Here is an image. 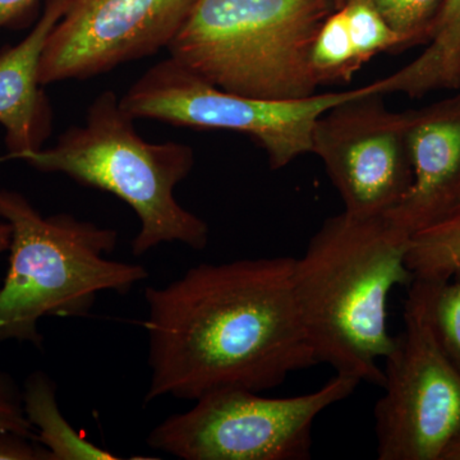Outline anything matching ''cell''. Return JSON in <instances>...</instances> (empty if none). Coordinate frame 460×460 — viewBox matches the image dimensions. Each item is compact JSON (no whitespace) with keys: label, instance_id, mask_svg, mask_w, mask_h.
I'll return each mask as SVG.
<instances>
[{"label":"cell","instance_id":"cell-19","mask_svg":"<svg viewBox=\"0 0 460 460\" xmlns=\"http://www.w3.org/2000/svg\"><path fill=\"white\" fill-rule=\"evenodd\" d=\"M362 66L381 53H398L401 40L370 0H347L341 7Z\"/></svg>","mask_w":460,"mask_h":460},{"label":"cell","instance_id":"cell-12","mask_svg":"<svg viewBox=\"0 0 460 460\" xmlns=\"http://www.w3.org/2000/svg\"><path fill=\"white\" fill-rule=\"evenodd\" d=\"M66 0H49L40 20L23 40L0 51V126L9 156L22 159L44 147L53 128V111L39 80L45 42Z\"/></svg>","mask_w":460,"mask_h":460},{"label":"cell","instance_id":"cell-14","mask_svg":"<svg viewBox=\"0 0 460 460\" xmlns=\"http://www.w3.org/2000/svg\"><path fill=\"white\" fill-rule=\"evenodd\" d=\"M23 410L36 432V441L50 460H117L113 453L96 447L78 434L65 419L57 402V385L49 375L36 371L22 387Z\"/></svg>","mask_w":460,"mask_h":460},{"label":"cell","instance_id":"cell-22","mask_svg":"<svg viewBox=\"0 0 460 460\" xmlns=\"http://www.w3.org/2000/svg\"><path fill=\"white\" fill-rule=\"evenodd\" d=\"M38 0H0V30L17 23Z\"/></svg>","mask_w":460,"mask_h":460},{"label":"cell","instance_id":"cell-11","mask_svg":"<svg viewBox=\"0 0 460 460\" xmlns=\"http://www.w3.org/2000/svg\"><path fill=\"white\" fill-rule=\"evenodd\" d=\"M411 183L385 214L410 237L443 217L460 196V93L407 111L405 128Z\"/></svg>","mask_w":460,"mask_h":460},{"label":"cell","instance_id":"cell-20","mask_svg":"<svg viewBox=\"0 0 460 460\" xmlns=\"http://www.w3.org/2000/svg\"><path fill=\"white\" fill-rule=\"evenodd\" d=\"M0 429L36 440L35 429L23 410L22 389L14 378L0 370Z\"/></svg>","mask_w":460,"mask_h":460},{"label":"cell","instance_id":"cell-17","mask_svg":"<svg viewBox=\"0 0 460 460\" xmlns=\"http://www.w3.org/2000/svg\"><path fill=\"white\" fill-rule=\"evenodd\" d=\"M398 35L401 49L426 45L447 0H370Z\"/></svg>","mask_w":460,"mask_h":460},{"label":"cell","instance_id":"cell-25","mask_svg":"<svg viewBox=\"0 0 460 460\" xmlns=\"http://www.w3.org/2000/svg\"><path fill=\"white\" fill-rule=\"evenodd\" d=\"M335 3H337V9L341 8V5L345 4L347 3V0H335Z\"/></svg>","mask_w":460,"mask_h":460},{"label":"cell","instance_id":"cell-13","mask_svg":"<svg viewBox=\"0 0 460 460\" xmlns=\"http://www.w3.org/2000/svg\"><path fill=\"white\" fill-rule=\"evenodd\" d=\"M378 93L422 98L434 91L460 89V0H447L425 50L394 72L375 81Z\"/></svg>","mask_w":460,"mask_h":460},{"label":"cell","instance_id":"cell-16","mask_svg":"<svg viewBox=\"0 0 460 460\" xmlns=\"http://www.w3.org/2000/svg\"><path fill=\"white\" fill-rule=\"evenodd\" d=\"M310 63L319 86L347 83L361 68L343 9H335L320 26L311 48Z\"/></svg>","mask_w":460,"mask_h":460},{"label":"cell","instance_id":"cell-9","mask_svg":"<svg viewBox=\"0 0 460 460\" xmlns=\"http://www.w3.org/2000/svg\"><path fill=\"white\" fill-rule=\"evenodd\" d=\"M405 128L407 111L386 109L374 84L317 118L311 153L323 160L345 213L381 217L401 204L413 178Z\"/></svg>","mask_w":460,"mask_h":460},{"label":"cell","instance_id":"cell-18","mask_svg":"<svg viewBox=\"0 0 460 460\" xmlns=\"http://www.w3.org/2000/svg\"><path fill=\"white\" fill-rule=\"evenodd\" d=\"M429 283V314L435 337L460 372V268Z\"/></svg>","mask_w":460,"mask_h":460},{"label":"cell","instance_id":"cell-23","mask_svg":"<svg viewBox=\"0 0 460 460\" xmlns=\"http://www.w3.org/2000/svg\"><path fill=\"white\" fill-rule=\"evenodd\" d=\"M12 241V226L8 222H0V253L9 250Z\"/></svg>","mask_w":460,"mask_h":460},{"label":"cell","instance_id":"cell-2","mask_svg":"<svg viewBox=\"0 0 460 460\" xmlns=\"http://www.w3.org/2000/svg\"><path fill=\"white\" fill-rule=\"evenodd\" d=\"M411 237L386 215L328 217L295 259L293 293L317 365L383 386L394 338L387 329L392 290L413 280Z\"/></svg>","mask_w":460,"mask_h":460},{"label":"cell","instance_id":"cell-1","mask_svg":"<svg viewBox=\"0 0 460 460\" xmlns=\"http://www.w3.org/2000/svg\"><path fill=\"white\" fill-rule=\"evenodd\" d=\"M293 257L201 263L145 292V402L262 393L317 365L293 293Z\"/></svg>","mask_w":460,"mask_h":460},{"label":"cell","instance_id":"cell-24","mask_svg":"<svg viewBox=\"0 0 460 460\" xmlns=\"http://www.w3.org/2000/svg\"><path fill=\"white\" fill-rule=\"evenodd\" d=\"M441 460H460V434L454 438L453 443L445 450Z\"/></svg>","mask_w":460,"mask_h":460},{"label":"cell","instance_id":"cell-7","mask_svg":"<svg viewBox=\"0 0 460 460\" xmlns=\"http://www.w3.org/2000/svg\"><path fill=\"white\" fill-rule=\"evenodd\" d=\"M429 296V280L413 278L404 329L384 358L374 411L380 460H441L460 434V372L435 337Z\"/></svg>","mask_w":460,"mask_h":460},{"label":"cell","instance_id":"cell-4","mask_svg":"<svg viewBox=\"0 0 460 460\" xmlns=\"http://www.w3.org/2000/svg\"><path fill=\"white\" fill-rule=\"evenodd\" d=\"M133 120L114 91H102L83 126L71 127L53 147L32 151L21 160L36 171L60 172L126 202L140 220L131 244L135 256L174 242L204 250L208 224L174 195L195 165L193 148L178 142L145 141Z\"/></svg>","mask_w":460,"mask_h":460},{"label":"cell","instance_id":"cell-10","mask_svg":"<svg viewBox=\"0 0 460 460\" xmlns=\"http://www.w3.org/2000/svg\"><path fill=\"white\" fill-rule=\"evenodd\" d=\"M198 0H66L42 50V86L87 80L168 49Z\"/></svg>","mask_w":460,"mask_h":460},{"label":"cell","instance_id":"cell-3","mask_svg":"<svg viewBox=\"0 0 460 460\" xmlns=\"http://www.w3.org/2000/svg\"><path fill=\"white\" fill-rule=\"evenodd\" d=\"M0 217L12 226L9 268L0 288V344L44 343L39 323L86 316L102 292L146 280L138 263L108 259L118 233L69 214L44 217L17 190L0 187Z\"/></svg>","mask_w":460,"mask_h":460},{"label":"cell","instance_id":"cell-15","mask_svg":"<svg viewBox=\"0 0 460 460\" xmlns=\"http://www.w3.org/2000/svg\"><path fill=\"white\" fill-rule=\"evenodd\" d=\"M407 265L413 278L440 280L460 268V196L436 222L411 237Z\"/></svg>","mask_w":460,"mask_h":460},{"label":"cell","instance_id":"cell-21","mask_svg":"<svg viewBox=\"0 0 460 460\" xmlns=\"http://www.w3.org/2000/svg\"><path fill=\"white\" fill-rule=\"evenodd\" d=\"M0 460H50V454L33 438L0 429Z\"/></svg>","mask_w":460,"mask_h":460},{"label":"cell","instance_id":"cell-8","mask_svg":"<svg viewBox=\"0 0 460 460\" xmlns=\"http://www.w3.org/2000/svg\"><path fill=\"white\" fill-rule=\"evenodd\" d=\"M361 90L298 100L246 98L217 89L169 57L145 72L120 105L133 119L244 133L265 150L272 169H281L311 153L314 124L323 111Z\"/></svg>","mask_w":460,"mask_h":460},{"label":"cell","instance_id":"cell-6","mask_svg":"<svg viewBox=\"0 0 460 460\" xmlns=\"http://www.w3.org/2000/svg\"><path fill=\"white\" fill-rule=\"evenodd\" d=\"M359 384L337 374L316 392L289 398L219 390L163 420L147 444L183 460H307L314 420L352 395Z\"/></svg>","mask_w":460,"mask_h":460},{"label":"cell","instance_id":"cell-5","mask_svg":"<svg viewBox=\"0 0 460 460\" xmlns=\"http://www.w3.org/2000/svg\"><path fill=\"white\" fill-rule=\"evenodd\" d=\"M335 0H198L168 47L172 59L217 89L298 100L319 87L310 54Z\"/></svg>","mask_w":460,"mask_h":460}]
</instances>
